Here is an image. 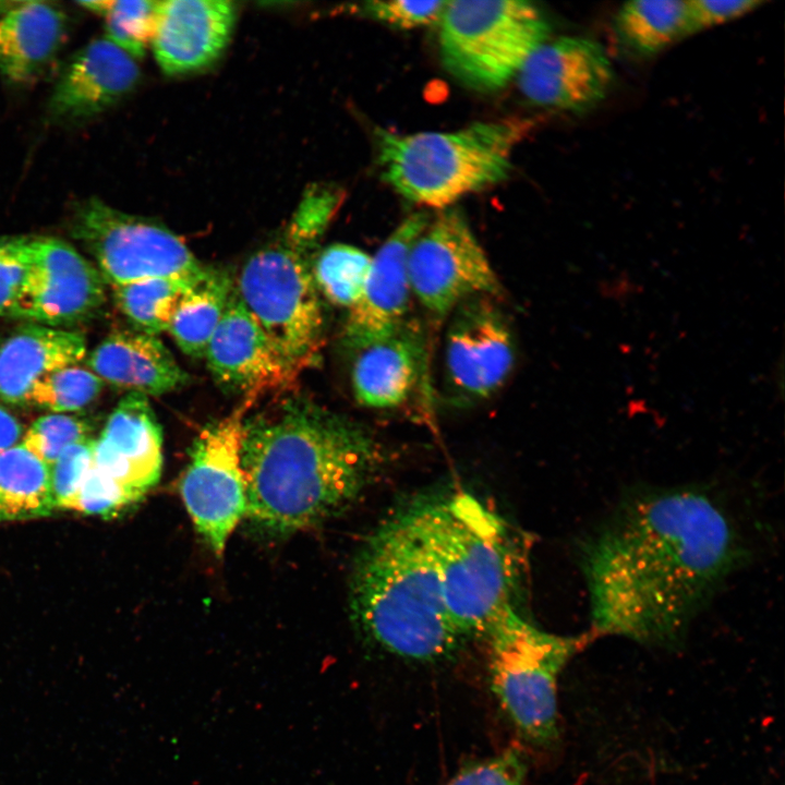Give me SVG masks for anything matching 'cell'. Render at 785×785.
I'll use <instances>...</instances> for the list:
<instances>
[{"label":"cell","mask_w":785,"mask_h":785,"mask_svg":"<svg viewBox=\"0 0 785 785\" xmlns=\"http://www.w3.org/2000/svg\"><path fill=\"white\" fill-rule=\"evenodd\" d=\"M31 238H0V315L11 316L31 265Z\"/></svg>","instance_id":"e575fe53"},{"label":"cell","mask_w":785,"mask_h":785,"mask_svg":"<svg viewBox=\"0 0 785 785\" xmlns=\"http://www.w3.org/2000/svg\"><path fill=\"white\" fill-rule=\"evenodd\" d=\"M94 439L76 443L61 452L50 467L56 508L68 509L93 467Z\"/></svg>","instance_id":"836d02e7"},{"label":"cell","mask_w":785,"mask_h":785,"mask_svg":"<svg viewBox=\"0 0 785 785\" xmlns=\"http://www.w3.org/2000/svg\"><path fill=\"white\" fill-rule=\"evenodd\" d=\"M485 635L490 642L491 689L500 706L529 741L551 744L558 735V676L593 635L547 632L514 607L506 609Z\"/></svg>","instance_id":"8992f818"},{"label":"cell","mask_w":785,"mask_h":785,"mask_svg":"<svg viewBox=\"0 0 785 785\" xmlns=\"http://www.w3.org/2000/svg\"><path fill=\"white\" fill-rule=\"evenodd\" d=\"M158 1L128 0L110 2L104 15L107 39L134 59L144 56L150 45Z\"/></svg>","instance_id":"4dcf8cb0"},{"label":"cell","mask_w":785,"mask_h":785,"mask_svg":"<svg viewBox=\"0 0 785 785\" xmlns=\"http://www.w3.org/2000/svg\"><path fill=\"white\" fill-rule=\"evenodd\" d=\"M531 122L481 121L451 132L376 133L383 180L416 205L447 209L462 197L507 178L516 146Z\"/></svg>","instance_id":"5b68a950"},{"label":"cell","mask_w":785,"mask_h":785,"mask_svg":"<svg viewBox=\"0 0 785 785\" xmlns=\"http://www.w3.org/2000/svg\"><path fill=\"white\" fill-rule=\"evenodd\" d=\"M447 1H369L359 8L361 13L384 25L401 31L438 25Z\"/></svg>","instance_id":"d6a6232c"},{"label":"cell","mask_w":785,"mask_h":785,"mask_svg":"<svg viewBox=\"0 0 785 785\" xmlns=\"http://www.w3.org/2000/svg\"><path fill=\"white\" fill-rule=\"evenodd\" d=\"M524 777L522 759L506 751L463 768L446 785H523Z\"/></svg>","instance_id":"8d00e7d4"},{"label":"cell","mask_w":785,"mask_h":785,"mask_svg":"<svg viewBox=\"0 0 785 785\" xmlns=\"http://www.w3.org/2000/svg\"><path fill=\"white\" fill-rule=\"evenodd\" d=\"M233 290L226 271L206 267L201 279L182 299L168 331L185 354L205 355Z\"/></svg>","instance_id":"484cf974"},{"label":"cell","mask_w":785,"mask_h":785,"mask_svg":"<svg viewBox=\"0 0 785 785\" xmlns=\"http://www.w3.org/2000/svg\"><path fill=\"white\" fill-rule=\"evenodd\" d=\"M213 378L251 407L259 397L289 389L298 373L288 365L235 292L205 355Z\"/></svg>","instance_id":"5bb4252c"},{"label":"cell","mask_w":785,"mask_h":785,"mask_svg":"<svg viewBox=\"0 0 785 785\" xmlns=\"http://www.w3.org/2000/svg\"><path fill=\"white\" fill-rule=\"evenodd\" d=\"M494 299L472 297L450 313L445 337V372L449 387L462 400L491 397L514 367V337Z\"/></svg>","instance_id":"4fadbf2b"},{"label":"cell","mask_w":785,"mask_h":785,"mask_svg":"<svg viewBox=\"0 0 785 785\" xmlns=\"http://www.w3.org/2000/svg\"><path fill=\"white\" fill-rule=\"evenodd\" d=\"M87 369L102 383L146 397L177 390L189 381L156 336L136 330L108 335L88 354Z\"/></svg>","instance_id":"ffe728a7"},{"label":"cell","mask_w":785,"mask_h":785,"mask_svg":"<svg viewBox=\"0 0 785 785\" xmlns=\"http://www.w3.org/2000/svg\"><path fill=\"white\" fill-rule=\"evenodd\" d=\"M242 403L197 435L180 494L203 541L217 555L245 517L246 483L242 467L245 413Z\"/></svg>","instance_id":"30bf717a"},{"label":"cell","mask_w":785,"mask_h":785,"mask_svg":"<svg viewBox=\"0 0 785 785\" xmlns=\"http://www.w3.org/2000/svg\"><path fill=\"white\" fill-rule=\"evenodd\" d=\"M437 26L447 72L483 92L503 88L517 78L550 35L543 12L524 0L447 1Z\"/></svg>","instance_id":"52a82bcc"},{"label":"cell","mask_w":785,"mask_h":785,"mask_svg":"<svg viewBox=\"0 0 785 785\" xmlns=\"http://www.w3.org/2000/svg\"><path fill=\"white\" fill-rule=\"evenodd\" d=\"M350 602L361 633L396 656L435 662L466 641L444 605L419 502L391 515L364 542Z\"/></svg>","instance_id":"3957f363"},{"label":"cell","mask_w":785,"mask_h":785,"mask_svg":"<svg viewBox=\"0 0 785 785\" xmlns=\"http://www.w3.org/2000/svg\"><path fill=\"white\" fill-rule=\"evenodd\" d=\"M407 267L411 293L437 317L469 298L502 293L484 249L462 213L452 207L428 220L410 249Z\"/></svg>","instance_id":"8fae6325"},{"label":"cell","mask_w":785,"mask_h":785,"mask_svg":"<svg viewBox=\"0 0 785 785\" xmlns=\"http://www.w3.org/2000/svg\"><path fill=\"white\" fill-rule=\"evenodd\" d=\"M56 509L50 468L21 442L0 455V521L26 520Z\"/></svg>","instance_id":"d4e9b609"},{"label":"cell","mask_w":785,"mask_h":785,"mask_svg":"<svg viewBox=\"0 0 785 785\" xmlns=\"http://www.w3.org/2000/svg\"><path fill=\"white\" fill-rule=\"evenodd\" d=\"M104 383L78 363L50 372L29 389L25 406L50 413L72 414L89 407L101 394Z\"/></svg>","instance_id":"f1b7e54d"},{"label":"cell","mask_w":785,"mask_h":785,"mask_svg":"<svg viewBox=\"0 0 785 785\" xmlns=\"http://www.w3.org/2000/svg\"><path fill=\"white\" fill-rule=\"evenodd\" d=\"M428 220L424 212L409 215L372 256L363 291L349 309L343 327V340L350 349L360 351L381 341L407 321L411 294L408 255Z\"/></svg>","instance_id":"2e32d148"},{"label":"cell","mask_w":785,"mask_h":785,"mask_svg":"<svg viewBox=\"0 0 785 785\" xmlns=\"http://www.w3.org/2000/svg\"><path fill=\"white\" fill-rule=\"evenodd\" d=\"M69 228L111 287L153 277L196 275L205 267L165 226L118 210L97 197L74 205Z\"/></svg>","instance_id":"9c48e42d"},{"label":"cell","mask_w":785,"mask_h":785,"mask_svg":"<svg viewBox=\"0 0 785 785\" xmlns=\"http://www.w3.org/2000/svg\"><path fill=\"white\" fill-rule=\"evenodd\" d=\"M67 15L45 1L16 2L0 16V74L10 83L38 77L67 36Z\"/></svg>","instance_id":"603a6c76"},{"label":"cell","mask_w":785,"mask_h":785,"mask_svg":"<svg viewBox=\"0 0 785 785\" xmlns=\"http://www.w3.org/2000/svg\"><path fill=\"white\" fill-rule=\"evenodd\" d=\"M153 277L112 287L113 299L136 331L156 336L168 330L185 294L204 275Z\"/></svg>","instance_id":"4316f807"},{"label":"cell","mask_w":785,"mask_h":785,"mask_svg":"<svg viewBox=\"0 0 785 785\" xmlns=\"http://www.w3.org/2000/svg\"><path fill=\"white\" fill-rule=\"evenodd\" d=\"M85 355L86 341L81 334L39 324L19 328L0 345V399L25 406L39 378L77 364Z\"/></svg>","instance_id":"7402d4cb"},{"label":"cell","mask_w":785,"mask_h":785,"mask_svg":"<svg viewBox=\"0 0 785 785\" xmlns=\"http://www.w3.org/2000/svg\"><path fill=\"white\" fill-rule=\"evenodd\" d=\"M140 75L133 57L107 38L94 39L63 68L48 102L49 114L61 122L93 118L128 95Z\"/></svg>","instance_id":"d6986e66"},{"label":"cell","mask_w":785,"mask_h":785,"mask_svg":"<svg viewBox=\"0 0 785 785\" xmlns=\"http://www.w3.org/2000/svg\"><path fill=\"white\" fill-rule=\"evenodd\" d=\"M761 0H691L689 1L693 32L726 23L760 7Z\"/></svg>","instance_id":"74e56055"},{"label":"cell","mask_w":785,"mask_h":785,"mask_svg":"<svg viewBox=\"0 0 785 785\" xmlns=\"http://www.w3.org/2000/svg\"><path fill=\"white\" fill-rule=\"evenodd\" d=\"M419 504L451 623L466 640L486 633L514 607L523 547L498 515L468 493Z\"/></svg>","instance_id":"277c9868"},{"label":"cell","mask_w":785,"mask_h":785,"mask_svg":"<svg viewBox=\"0 0 785 785\" xmlns=\"http://www.w3.org/2000/svg\"><path fill=\"white\" fill-rule=\"evenodd\" d=\"M613 28L618 43L639 57L653 56L695 34L689 1L633 0L617 11Z\"/></svg>","instance_id":"cb8c5ba5"},{"label":"cell","mask_w":785,"mask_h":785,"mask_svg":"<svg viewBox=\"0 0 785 785\" xmlns=\"http://www.w3.org/2000/svg\"><path fill=\"white\" fill-rule=\"evenodd\" d=\"M31 265L10 317L60 328L87 319L105 302V280L63 240L31 238Z\"/></svg>","instance_id":"7c38bea8"},{"label":"cell","mask_w":785,"mask_h":785,"mask_svg":"<svg viewBox=\"0 0 785 785\" xmlns=\"http://www.w3.org/2000/svg\"><path fill=\"white\" fill-rule=\"evenodd\" d=\"M87 421L67 413H48L34 421L21 444L49 468L68 447L89 438Z\"/></svg>","instance_id":"1f68e13d"},{"label":"cell","mask_w":785,"mask_h":785,"mask_svg":"<svg viewBox=\"0 0 785 785\" xmlns=\"http://www.w3.org/2000/svg\"><path fill=\"white\" fill-rule=\"evenodd\" d=\"M740 550L732 519L701 490L655 488L626 498L581 553L593 637L678 641Z\"/></svg>","instance_id":"6da1fadb"},{"label":"cell","mask_w":785,"mask_h":785,"mask_svg":"<svg viewBox=\"0 0 785 785\" xmlns=\"http://www.w3.org/2000/svg\"><path fill=\"white\" fill-rule=\"evenodd\" d=\"M16 2L0 1V16L7 13Z\"/></svg>","instance_id":"60d3db41"},{"label":"cell","mask_w":785,"mask_h":785,"mask_svg":"<svg viewBox=\"0 0 785 785\" xmlns=\"http://www.w3.org/2000/svg\"><path fill=\"white\" fill-rule=\"evenodd\" d=\"M345 198L334 184L315 183L303 194L286 229L285 239L294 247L306 251L323 235Z\"/></svg>","instance_id":"f546056e"},{"label":"cell","mask_w":785,"mask_h":785,"mask_svg":"<svg viewBox=\"0 0 785 785\" xmlns=\"http://www.w3.org/2000/svg\"><path fill=\"white\" fill-rule=\"evenodd\" d=\"M303 252L288 241L264 247L244 264L235 292L270 343L298 374L319 359L324 315Z\"/></svg>","instance_id":"ba28073f"},{"label":"cell","mask_w":785,"mask_h":785,"mask_svg":"<svg viewBox=\"0 0 785 785\" xmlns=\"http://www.w3.org/2000/svg\"><path fill=\"white\" fill-rule=\"evenodd\" d=\"M111 1H82L80 4L98 15H105Z\"/></svg>","instance_id":"ab89813d"},{"label":"cell","mask_w":785,"mask_h":785,"mask_svg":"<svg viewBox=\"0 0 785 785\" xmlns=\"http://www.w3.org/2000/svg\"><path fill=\"white\" fill-rule=\"evenodd\" d=\"M384 455L357 423L299 396L244 420L245 517L287 535L346 509L375 480Z\"/></svg>","instance_id":"7a4b0ae2"},{"label":"cell","mask_w":785,"mask_h":785,"mask_svg":"<svg viewBox=\"0 0 785 785\" xmlns=\"http://www.w3.org/2000/svg\"><path fill=\"white\" fill-rule=\"evenodd\" d=\"M22 426L16 418L0 406V455L20 443Z\"/></svg>","instance_id":"f35d334b"},{"label":"cell","mask_w":785,"mask_h":785,"mask_svg":"<svg viewBox=\"0 0 785 785\" xmlns=\"http://www.w3.org/2000/svg\"><path fill=\"white\" fill-rule=\"evenodd\" d=\"M234 22L231 1H158L150 41L158 65L168 75L206 69L226 49Z\"/></svg>","instance_id":"ac0fdd59"},{"label":"cell","mask_w":785,"mask_h":785,"mask_svg":"<svg viewBox=\"0 0 785 785\" xmlns=\"http://www.w3.org/2000/svg\"><path fill=\"white\" fill-rule=\"evenodd\" d=\"M137 502L120 485L92 467L68 509L107 517Z\"/></svg>","instance_id":"d590c367"},{"label":"cell","mask_w":785,"mask_h":785,"mask_svg":"<svg viewBox=\"0 0 785 785\" xmlns=\"http://www.w3.org/2000/svg\"><path fill=\"white\" fill-rule=\"evenodd\" d=\"M613 80L612 62L603 46L585 37L547 40L517 76L521 93L531 102L572 112L602 101Z\"/></svg>","instance_id":"9a60e30c"},{"label":"cell","mask_w":785,"mask_h":785,"mask_svg":"<svg viewBox=\"0 0 785 785\" xmlns=\"http://www.w3.org/2000/svg\"><path fill=\"white\" fill-rule=\"evenodd\" d=\"M372 256L343 243L325 247L316 258L312 275L318 292L334 305L351 309L363 291Z\"/></svg>","instance_id":"83f0119b"},{"label":"cell","mask_w":785,"mask_h":785,"mask_svg":"<svg viewBox=\"0 0 785 785\" xmlns=\"http://www.w3.org/2000/svg\"><path fill=\"white\" fill-rule=\"evenodd\" d=\"M423 359L422 331L409 321L391 336L360 350L351 374L357 402L372 409L400 406L419 381Z\"/></svg>","instance_id":"44dd1931"},{"label":"cell","mask_w":785,"mask_h":785,"mask_svg":"<svg viewBox=\"0 0 785 785\" xmlns=\"http://www.w3.org/2000/svg\"><path fill=\"white\" fill-rule=\"evenodd\" d=\"M93 467L136 502L159 481L162 433L148 397L129 392L93 443Z\"/></svg>","instance_id":"e0dca14e"}]
</instances>
